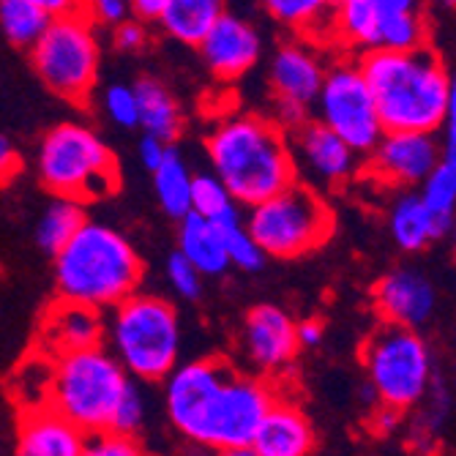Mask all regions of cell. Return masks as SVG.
<instances>
[{"mask_svg": "<svg viewBox=\"0 0 456 456\" xmlns=\"http://www.w3.org/2000/svg\"><path fill=\"white\" fill-rule=\"evenodd\" d=\"M167 0H129V14L142 22H156Z\"/></svg>", "mask_w": 456, "mask_h": 456, "instance_id": "cell-44", "label": "cell"}, {"mask_svg": "<svg viewBox=\"0 0 456 456\" xmlns=\"http://www.w3.org/2000/svg\"><path fill=\"white\" fill-rule=\"evenodd\" d=\"M22 170V159L14 148V142L6 137V134H0V183H9L20 175Z\"/></svg>", "mask_w": 456, "mask_h": 456, "instance_id": "cell-40", "label": "cell"}, {"mask_svg": "<svg viewBox=\"0 0 456 456\" xmlns=\"http://www.w3.org/2000/svg\"><path fill=\"white\" fill-rule=\"evenodd\" d=\"M205 151L214 175L238 205H255L296 183L287 132L268 115L232 112L208 132Z\"/></svg>", "mask_w": 456, "mask_h": 456, "instance_id": "cell-3", "label": "cell"}, {"mask_svg": "<svg viewBox=\"0 0 456 456\" xmlns=\"http://www.w3.org/2000/svg\"><path fill=\"white\" fill-rule=\"evenodd\" d=\"M30 63L45 86L74 104H86L99 82L102 45L86 14H61L30 47Z\"/></svg>", "mask_w": 456, "mask_h": 456, "instance_id": "cell-9", "label": "cell"}, {"mask_svg": "<svg viewBox=\"0 0 456 456\" xmlns=\"http://www.w3.org/2000/svg\"><path fill=\"white\" fill-rule=\"evenodd\" d=\"M167 142L164 140H159V137H153V134H142V140H140V145H137V156H140V161L145 164V170H156L159 167V161L164 159V153H167Z\"/></svg>", "mask_w": 456, "mask_h": 456, "instance_id": "cell-41", "label": "cell"}, {"mask_svg": "<svg viewBox=\"0 0 456 456\" xmlns=\"http://www.w3.org/2000/svg\"><path fill=\"white\" fill-rule=\"evenodd\" d=\"M79 456H148L137 435H123L115 429H102L86 435Z\"/></svg>", "mask_w": 456, "mask_h": 456, "instance_id": "cell-34", "label": "cell"}, {"mask_svg": "<svg viewBox=\"0 0 456 456\" xmlns=\"http://www.w3.org/2000/svg\"><path fill=\"white\" fill-rule=\"evenodd\" d=\"M86 432L66 421L50 404L20 412L17 456H79Z\"/></svg>", "mask_w": 456, "mask_h": 456, "instance_id": "cell-20", "label": "cell"}, {"mask_svg": "<svg viewBox=\"0 0 456 456\" xmlns=\"http://www.w3.org/2000/svg\"><path fill=\"white\" fill-rule=\"evenodd\" d=\"M189 456H216V451L208 448V445H197V443H194V451H191Z\"/></svg>", "mask_w": 456, "mask_h": 456, "instance_id": "cell-47", "label": "cell"}, {"mask_svg": "<svg viewBox=\"0 0 456 456\" xmlns=\"http://www.w3.org/2000/svg\"><path fill=\"white\" fill-rule=\"evenodd\" d=\"M322 334H325V328H322L320 320L296 322V337H298V345L301 347H317L322 342Z\"/></svg>", "mask_w": 456, "mask_h": 456, "instance_id": "cell-43", "label": "cell"}, {"mask_svg": "<svg viewBox=\"0 0 456 456\" xmlns=\"http://www.w3.org/2000/svg\"><path fill=\"white\" fill-rule=\"evenodd\" d=\"M240 205L232 200L227 186L214 175L202 173L191 175V194H189V214H197L214 224H224L232 219H240Z\"/></svg>", "mask_w": 456, "mask_h": 456, "instance_id": "cell-31", "label": "cell"}, {"mask_svg": "<svg viewBox=\"0 0 456 456\" xmlns=\"http://www.w3.org/2000/svg\"><path fill=\"white\" fill-rule=\"evenodd\" d=\"M337 4H345V0H330V6H337Z\"/></svg>", "mask_w": 456, "mask_h": 456, "instance_id": "cell-49", "label": "cell"}, {"mask_svg": "<svg viewBox=\"0 0 456 456\" xmlns=\"http://www.w3.org/2000/svg\"><path fill=\"white\" fill-rule=\"evenodd\" d=\"M361 361L378 402L404 412L427 396L432 380V353L416 328L380 322L366 337Z\"/></svg>", "mask_w": 456, "mask_h": 456, "instance_id": "cell-10", "label": "cell"}, {"mask_svg": "<svg viewBox=\"0 0 456 456\" xmlns=\"http://www.w3.org/2000/svg\"><path fill=\"white\" fill-rule=\"evenodd\" d=\"M437 4H440V6H445V9H453L456 0H437Z\"/></svg>", "mask_w": 456, "mask_h": 456, "instance_id": "cell-48", "label": "cell"}, {"mask_svg": "<svg viewBox=\"0 0 456 456\" xmlns=\"http://www.w3.org/2000/svg\"><path fill=\"white\" fill-rule=\"evenodd\" d=\"M312 107L317 112L314 120L339 134L361 156L375 148V142L386 132L355 55L328 61L322 86Z\"/></svg>", "mask_w": 456, "mask_h": 456, "instance_id": "cell-11", "label": "cell"}, {"mask_svg": "<svg viewBox=\"0 0 456 456\" xmlns=\"http://www.w3.org/2000/svg\"><path fill=\"white\" fill-rule=\"evenodd\" d=\"M289 153H293L296 181L314 191H337L361 175L363 156L353 151L339 134H334L320 120H304L287 132Z\"/></svg>", "mask_w": 456, "mask_h": 456, "instance_id": "cell-13", "label": "cell"}, {"mask_svg": "<svg viewBox=\"0 0 456 456\" xmlns=\"http://www.w3.org/2000/svg\"><path fill=\"white\" fill-rule=\"evenodd\" d=\"M38 181L55 197L99 202L118 191V161L86 123L66 120L41 137L36 153Z\"/></svg>", "mask_w": 456, "mask_h": 456, "instance_id": "cell-6", "label": "cell"}, {"mask_svg": "<svg viewBox=\"0 0 456 456\" xmlns=\"http://www.w3.org/2000/svg\"><path fill=\"white\" fill-rule=\"evenodd\" d=\"M227 12V0H167L159 14V25L170 38L186 47H197L200 38Z\"/></svg>", "mask_w": 456, "mask_h": 456, "instance_id": "cell-25", "label": "cell"}, {"mask_svg": "<svg viewBox=\"0 0 456 456\" xmlns=\"http://www.w3.org/2000/svg\"><path fill=\"white\" fill-rule=\"evenodd\" d=\"M88 222L86 216V202L71 200V197H55L38 216L36 224V243L41 246V252L55 255L58 248Z\"/></svg>", "mask_w": 456, "mask_h": 456, "instance_id": "cell-29", "label": "cell"}, {"mask_svg": "<svg viewBox=\"0 0 456 456\" xmlns=\"http://www.w3.org/2000/svg\"><path fill=\"white\" fill-rule=\"evenodd\" d=\"M419 194L427 208L445 224L453 227L456 211V159L440 156V161L429 170V175L419 183Z\"/></svg>", "mask_w": 456, "mask_h": 456, "instance_id": "cell-32", "label": "cell"}, {"mask_svg": "<svg viewBox=\"0 0 456 456\" xmlns=\"http://www.w3.org/2000/svg\"><path fill=\"white\" fill-rule=\"evenodd\" d=\"M112 41H115V50H120V53L145 50V45H148V22H142L137 17H126V20L112 28Z\"/></svg>", "mask_w": 456, "mask_h": 456, "instance_id": "cell-38", "label": "cell"}, {"mask_svg": "<svg viewBox=\"0 0 456 456\" xmlns=\"http://www.w3.org/2000/svg\"><path fill=\"white\" fill-rule=\"evenodd\" d=\"M104 112L107 118L120 129H137V96L132 86H123V82H112L104 91Z\"/></svg>", "mask_w": 456, "mask_h": 456, "instance_id": "cell-35", "label": "cell"}, {"mask_svg": "<svg viewBox=\"0 0 456 456\" xmlns=\"http://www.w3.org/2000/svg\"><path fill=\"white\" fill-rule=\"evenodd\" d=\"M50 20L53 17L45 9H38L33 0H0V36L12 47L30 50Z\"/></svg>", "mask_w": 456, "mask_h": 456, "instance_id": "cell-30", "label": "cell"}, {"mask_svg": "<svg viewBox=\"0 0 456 456\" xmlns=\"http://www.w3.org/2000/svg\"><path fill=\"white\" fill-rule=\"evenodd\" d=\"M222 230V240H224V252L230 260V268L255 273L265 265V252L257 246V240L252 238V232L246 230L243 219H232L224 224H216Z\"/></svg>", "mask_w": 456, "mask_h": 456, "instance_id": "cell-33", "label": "cell"}, {"mask_svg": "<svg viewBox=\"0 0 456 456\" xmlns=\"http://www.w3.org/2000/svg\"><path fill=\"white\" fill-rule=\"evenodd\" d=\"M53 257L58 298L94 309H112L137 293L145 271L129 238L102 222H86Z\"/></svg>", "mask_w": 456, "mask_h": 456, "instance_id": "cell-4", "label": "cell"}, {"mask_svg": "<svg viewBox=\"0 0 456 456\" xmlns=\"http://www.w3.org/2000/svg\"><path fill=\"white\" fill-rule=\"evenodd\" d=\"M33 4L38 9H45L50 17H61V14H79L86 0H33Z\"/></svg>", "mask_w": 456, "mask_h": 456, "instance_id": "cell-45", "label": "cell"}, {"mask_svg": "<svg viewBox=\"0 0 456 456\" xmlns=\"http://www.w3.org/2000/svg\"><path fill=\"white\" fill-rule=\"evenodd\" d=\"M104 345V317L102 309L58 298L38 325V347L50 358H58L63 353L86 350Z\"/></svg>", "mask_w": 456, "mask_h": 456, "instance_id": "cell-18", "label": "cell"}, {"mask_svg": "<svg viewBox=\"0 0 456 456\" xmlns=\"http://www.w3.org/2000/svg\"><path fill=\"white\" fill-rule=\"evenodd\" d=\"M386 132L437 134L456 86L443 58L427 45L416 50H369L355 55Z\"/></svg>", "mask_w": 456, "mask_h": 456, "instance_id": "cell-2", "label": "cell"}, {"mask_svg": "<svg viewBox=\"0 0 456 456\" xmlns=\"http://www.w3.org/2000/svg\"><path fill=\"white\" fill-rule=\"evenodd\" d=\"M314 427L306 412L281 394L271 402L248 443L257 456H309L314 451Z\"/></svg>", "mask_w": 456, "mask_h": 456, "instance_id": "cell-19", "label": "cell"}, {"mask_svg": "<svg viewBox=\"0 0 456 456\" xmlns=\"http://www.w3.org/2000/svg\"><path fill=\"white\" fill-rule=\"evenodd\" d=\"M375 14V50H416L429 45L427 0H369Z\"/></svg>", "mask_w": 456, "mask_h": 456, "instance_id": "cell-21", "label": "cell"}, {"mask_svg": "<svg viewBox=\"0 0 456 456\" xmlns=\"http://www.w3.org/2000/svg\"><path fill=\"white\" fill-rule=\"evenodd\" d=\"M240 345L252 366L268 378H276L296 361L298 355V337L296 322L284 309L260 304L243 320Z\"/></svg>", "mask_w": 456, "mask_h": 456, "instance_id": "cell-16", "label": "cell"}, {"mask_svg": "<svg viewBox=\"0 0 456 456\" xmlns=\"http://www.w3.org/2000/svg\"><path fill=\"white\" fill-rule=\"evenodd\" d=\"M334 227L337 219L325 197L298 181L248 205L246 214V230L265 257L276 260H296L314 252L334 235Z\"/></svg>", "mask_w": 456, "mask_h": 456, "instance_id": "cell-8", "label": "cell"}, {"mask_svg": "<svg viewBox=\"0 0 456 456\" xmlns=\"http://www.w3.org/2000/svg\"><path fill=\"white\" fill-rule=\"evenodd\" d=\"M328 61L322 45L306 36L281 41L271 58L268 86H271V120H276L284 132H293L309 120L312 104L322 86Z\"/></svg>", "mask_w": 456, "mask_h": 456, "instance_id": "cell-12", "label": "cell"}, {"mask_svg": "<svg viewBox=\"0 0 456 456\" xmlns=\"http://www.w3.org/2000/svg\"><path fill=\"white\" fill-rule=\"evenodd\" d=\"M178 252L202 276H222L230 268L222 230L197 214H186L183 219H178Z\"/></svg>", "mask_w": 456, "mask_h": 456, "instance_id": "cell-24", "label": "cell"}, {"mask_svg": "<svg viewBox=\"0 0 456 456\" xmlns=\"http://www.w3.org/2000/svg\"><path fill=\"white\" fill-rule=\"evenodd\" d=\"M137 96V126L164 142H175L183 129V112L175 96L156 77H140L134 82Z\"/></svg>", "mask_w": 456, "mask_h": 456, "instance_id": "cell-23", "label": "cell"}, {"mask_svg": "<svg viewBox=\"0 0 456 456\" xmlns=\"http://www.w3.org/2000/svg\"><path fill=\"white\" fill-rule=\"evenodd\" d=\"M164 273H167V281L175 293L186 301H197L202 296V273L178 252L167 257V265H164Z\"/></svg>", "mask_w": 456, "mask_h": 456, "instance_id": "cell-37", "label": "cell"}, {"mask_svg": "<svg viewBox=\"0 0 456 456\" xmlns=\"http://www.w3.org/2000/svg\"><path fill=\"white\" fill-rule=\"evenodd\" d=\"M110 353L123 371L145 383H159L178 366L181 322L170 301L159 296L132 293L112 306L104 325Z\"/></svg>", "mask_w": 456, "mask_h": 456, "instance_id": "cell-5", "label": "cell"}, {"mask_svg": "<svg viewBox=\"0 0 456 456\" xmlns=\"http://www.w3.org/2000/svg\"><path fill=\"white\" fill-rule=\"evenodd\" d=\"M371 298H375V312L380 322H394L416 330L432 320L437 306L435 284L427 273L412 268H396L386 273L371 289Z\"/></svg>", "mask_w": 456, "mask_h": 456, "instance_id": "cell-17", "label": "cell"}, {"mask_svg": "<svg viewBox=\"0 0 456 456\" xmlns=\"http://www.w3.org/2000/svg\"><path fill=\"white\" fill-rule=\"evenodd\" d=\"M440 156V140L432 132H383L363 156L361 175L383 189H416Z\"/></svg>", "mask_w": 456, "mask_h": 456, "instance_id": "cell-14", "label": "cell"}, {"mask_svg": "<svg viewBox=\"0 0 456 456\" xmlns=\"http://www.w3.org/2000/svg\"><path fill=\"white\" fill-rule=\"evenodd\" d=\"M399 419H402V410L380 402V407L371 412V429H375L378 435H391L399 427Z\"/></svg>", "mask_w": 456, "mask_h": 456, "instance_id": "cell-42", "label": "cell"}, {"mask_svg": "<svg viewBox=\"0 0 456 456\" xmlns=\"http://www.w3.org/2000/svg\"><path fill=\"white\" fill-rule=\"evenodd\" d=\"M151 173H153V189L161 211L175 222L183 219L189 214V194H191V175H194L183 156L167 148V153L159 161V167Z\"/></svg>", "mask_w": 456, "mask_h": 456, "instance_id": "cell-27", "label": "cell"}, {"mask_svg": "<svg viewBox=\"0 0 456 456\" xmlns=\"http://www.w3.org/2000/svg\"><path fill=\"white\" fill-rule=\"evenodd\" d=\"M164 388L173 427L191 443L214 451L248 445L279 388L265 378L240 375L224 358L175 366Z\"/></svg>", "mask_w": 456, "mask_h": 456, "instance_id": "cell-1", "label": "cell"}, {"mask_svg": "<svg viewBox=\"0 0 456 456\" xmlns=\"http://www.w3.org/2000/svg\"><path fill=\"white\" fill-rule=\"evenodd\" d=\"M53 363L47 353L33 350L20 361V366L12 371L9 378V396L17 404L20 412L25 410H38L50 404V391H53Z\"/></svg>", "mask_w": 456, "mask_h": 456, "instance_id": "cell-26", "label": "cell"}, {"mask_svg": "<svg viewBox=\"0 0 456 456\" xmlns=\"http://www.w3.org/2000/svg\"><path fill=\"white\" fill-rule=\"evenodd\" d=\"M126 386L129 375L104 345L63 353L53 363L50 407L86 435L102 432L112 427Z\"/></svg>", "mask_w": 456, "mask_h": 456, "instance_id": "cell-7", "label": "cell"}, {"mask_svg": "<svg viewBox=\"0 0 456 456\" xmlns=\"http://www.w3.org/2000/svg\"><path fill=\"white\" fill-rule=\"evenodd\" d=\"M142 421H145V396H142L140 386L129 380L126 391H123V396H120V402L115 407L110 429L123 432V435H137Z\"/></svg>", "mask_w": 456, "mask_h": 456, "instance_id": "cell-36", "label": "cell"}, {"mask_svg": "<svg viewBox=\"0 0 456 456\" xmlns=\"http://www.w3.org/2000/svg\"><path fill=\"white\" fill-rule=\"evenodd\" d=\"M388 230L394 243L407 255H419L440 238L448 235L451 224L440 222L421 200L419 191L404 189L394 197L391 211H388Z\"/></svg>", "mask_w": 456, "mask_h": 456, "instance_id": "cell-22", "label": "cell"}, {"mask_svg": "<svg viewBox=\"0 0 456 456\" xmlns=\"http://www.w3.org/2000/svg\"><path fill=\"white\" fill-rule=\"evenodd\" d=\"M216 456H257L248 445H238V448H222L216 451Z\"/></svg>", "mask_w": 456, "mask_h": 456, "instance_id": "cell-46", "label": "cell"}, {"mask_svg": "<svg viewBox=\"0 0 456 456\" xmlns=\"http://www.w3.org/2000/svg\"><path fill=\"white\" fill-rule=\"evenodd\" d=\"M202 63L219 82H238L252 71L263 55L257 28L240 14L224 12L197 45Z\"/></svg>", "mask_w": 456, "mask_h": 456, "instance_id": "cell-15", "label": "cell"}, {"mask_svg": "<svg viewBox=\"0 0 456 456\" xmlns=\"http://www.w3.org/2000/svg\"><path fill=\"white\" fill-rule=\"evenodd\" d=\"M260 4L287 30L325 45L330 0H260Z\"/></svg>", "mask_w": 456, "mask_h": 456, "instance_id": "cell-28", "label": "cell"}, {"mask_svg": "<svg viewBox=\"0 0 456 456\" xmlns=\"http://www.w3.org/2000/svg\"><path fill=\"white\" fill-rule=\"evenodd\" d=\"M82 14L94 25L115 28L118 22L129 17V0H86V4H82Z\"/></svg>", "mask_w": 456, "mask_h": 456, "instance_id": "cell-39", "label": "cell"}]
</instances>
